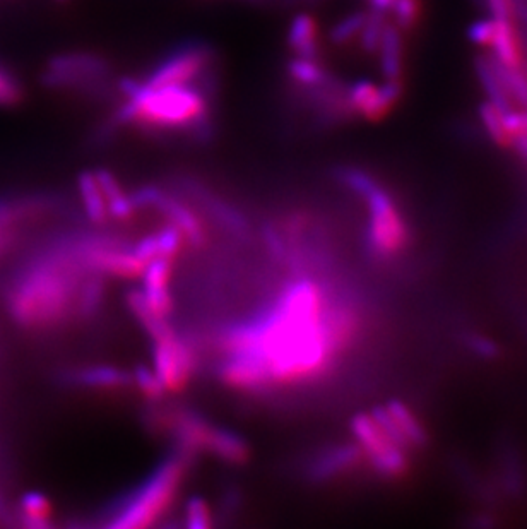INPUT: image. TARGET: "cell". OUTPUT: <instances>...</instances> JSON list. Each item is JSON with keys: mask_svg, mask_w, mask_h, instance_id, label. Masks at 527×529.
Listing matches in <instances>:
<instances>
[{"mask_svg": "<svg viewBox=\"0 0 527 529\" xmlns=\"http://www.w3.org/2000/svg\"><path fill=\"white\" fill-rule=\"evenodd\" d=\"M329 298L322 283L298 273L259 316L223 329L221 351L257 358L271 389L319 381L343 353L327 319Z\"/></svg>", "mask_w": 527, "mask_h": 529, "instance_id": "1", "label": "cell"}, {"mask_svg": "<svg viewBox=\"0 0 527 529\" xmlns=\"http://www.w3.org/2000/svg\"><path fill=\"white\" fill-rule=\"evenodd\" d=\"M88 269L77 235L60 238L19 269L7 288L6 305L14 322L26 329H50L77 316V298Z\"/></svg>", "mask_w": 527, "mask_h": 529, "instance_id": "2", "label": "cell"}, {"mask_svg": "<svg viewBox=\"0 0 527 529\" xmlns=\"http://www.w3.org/2000/svg\"><path fill=\"white\" fill-rule=\"evenodd\" d=\"M117 93L120 105L108 122V132L134 127L151 136H182L197 143H208L214 134L216 84L148 86L143 79L122 78Z\"/></svg>", "mask_w": 527, "mask_h": 529, "instance_id": "3", "label": "cell"}, {"mask_svg": "<svg viewBox=\"0 0 527 529\" xmlns=\"http://www.w3.org/2000/svg\"><path fill=\"white\" fill-rule=\"evenodd\" d=\"M192 454L177 447L139 488L113 507L107 526L113 529H143L158 523L170 511L189 470Z\"/></svg>", "mask_w": 527, "mask_h": 529, "instance_id": "4", "label": "cell"}, {"mask_svg": "<svg viewBox=\"0 0 527 529\" xmlns=\"http://www.w3.org/2000/svg\"><path fill=\"white\" fill-rule=\"evenodd\" d=\"M339 177L367 204L370 254L384 261L397 256L408 242V228L391 194L370 173L360 168H344Z\"/></svg>", "mask_w": 527, "mask_h": 529, "instance_id": "5", "label": "cell"}, {"mask_svg": "<svg viewBox=\"0 0 527 529\" xmlns=\"http://www.w3.org/2000/svg\"><path fill=\"white\" fill-rule=\"evenodd\" d=\"M156 423L173 435L177 447L189 454L209 452L223 463L240 466L250 458L247 440L230 428L214 425L206 418L190 410L163 411L156 417Z\"/></svg>", "mask_w": 527, "mask_h": 529, "instance_id": "6", "label": "cell"}, {"mask_svg": "<svg viewBox=\"0 0 527 529\" xmlns=\"http://www.w3.org/2000/svg\"><path fill=\"white\" fill-rule=\"evenodd\" d=\"M48 90L76 91L84 96L103 98L113 88L112 64L96 52H67L48 60L42 74Z\"/></svg>", "mask_w": 527, "mask_h": 529, "instance_id": "7", "label": "cell"}, {"mask_svg": "<svg viewBox=\"0 0 527 529\" xmlns=\"http://www.w3.org/2000/svg\"><path fill=\"white\" fill-rule=\"evenodd\" d=\"M148 86L216 84V55L202 42H189L166 54L143 79Z\"/></svg>", "mask_w": 527, "mask_h": 529, "instance_id": "8", "label": "cell"}, {"mask_svg": "<svg viewBox=\"0 0 527 529\" xmlns=\"http://www.w3.org/2000/svg\"><path fill=\"white\" fill-rule=\"evenodd\" d=\"M351 432L355 435L356 446L367 456L379 475L396 478L408 470V456L374 415H358L351 422Z\"/></svg>", "mask_w": 527, "mask_h": 529, "instance_id": "9", "label": "cell"}, {"mask_svg": "<svg viewBox=\"0 0 527 529\" xmlns=\"http://www.w3.org/2000/svg\"><path fill=\"white\" fill-rule=\"evenodd\" d=\"M154 372L166 391L180 393L196 374L197 355L189 339L175 333L153 341Z\"/></svg>", "mask_w": 527, "mask_h": 529, "instance_id": "10", "label": "cell"}, {"mask_svg": "<svg viewBox=\"0 0 527 529\" xmlns=\"http://www.w3.org/2000/svg\"><path fill=\"white\" fill-rule=\"evenodd\" d=\"M132 197H134L137 209L151 208L163 214L168 223L182 233L187 244L194 245V247H202L206 244V240H208L206 230L189 204L166 194L158 187H143L136 194H132Z\"/></svg>", "mask_w": 527, "mask_h": 529, "instance_id": "11", "label": "cell"}, {"mask_svg": "<svg viewBox=\"0 0 527 529\" xmlns=\"http://www.w3.org/2000/svg\"><path fill=\"white\" fill-rule=\"evenodd\" d=\"M403 81L374 83L370 79H358L346 86V100L353 117L379 122L385 119L403 96Z\"/></svg>", "mask_w": 527, "mask_h": 529, "instance_id": "12", "label": "cell"}, {"mask_svg": "<svg viewBox=\"0 0 527 529\" xmlns=\"http://www.w3.org/2000/svg\"><path fill=\"white\" fill-rule=\"evenodd\" d=\"M372 415L404 449L425 446V428L415 417V413L401 401H392L384 408H377Z\"/></svg>", "mask_w": 527, "mask_h": 529, "instance_id": "13", "label": "cell"}, {"mask_svg": "<svg viewBox=\"0 0 527 529\" xmlns=\"http://www.w3.org/2000/svg\"><path fill=\"white\" fill-rule=\"evenodd\" d=\"M360 458L362 451L356 444L327 447L308 463L307 473L314 482H327L353 470Z\"/></svg>", "mask_w": 527, "mask_h": 529, "instance_id": "14", "label": "cell"}, {"mask_svg": "<svg viewBox=\"0 0 527 529\" xmlns=\"http://www.w3.org/2000/svg\"><path fill=\"white\" fill-rule=\"evenodd\" d=\"M495 19V18H493ZM490 57L507 69H524L521 36L514 19H495V38Z\"/></svg>", "mask_w": 527, "mask_h": 529, "instance_id": "15", "label": "cell"}, {"mask_svg": "<svg viewBox=\"0 0 527 529\" xmlns=\"http://www.w3.org/2000/svg\"><path fill=\"white\" fill-rule=\"evenodd\" d=\"M403 35V31L387 19L377 54H375L379 59L380 72L385 81H403L404 79Z\"/></svg>", "mask_w": 527, "mask_h": 529, "instance_id": "16", "label": "cell"}, {"mask_svg": "<svg viewBox=\"0 0 527 529\" xmlns=\"http://www.w3.org/2000/svg\"><path fill=\"white\" fill-rule=\"evenodd\" d=\"M67 381L72 386L110 391V389H124L131 386L132 375L112 365H89L71 370L67 374Z\"/></svg>", "mask_w": 527, "mask_h": 529, "instance_id": "17", "label": "cell"}, {"mask_svg": "<svg viewBox=\"0 0 527 529\" xmlns=\"http://www.w3.org/2000/svg\"><path fill=\"white\" fill-rule=\"evenodd\" d=\"M184 242L182 233L168 223L161 228L160 232L151 233L148 237L141 238L134 245V252L144 262H151L153 259H173V257L178 256Z\"/></svg>", "mask_w": 527, "mask_h": 529, "instance_id": "18", "label": "cell"}, {"mask_svg": "<svg viewBox=\"0 0 527 529\" xmlns=\"http://www.w3.org/2000/svg\"><path fill=\"white\" fill-rule=\"evenodd\" d=\"M288 45L293 57L320 59L319 24L310 14H298L290 23Z\"/></svg>", "mask_w": 527, "mask_h": 529, "instance_id": "19", "label": "cell"}, {"mask_svg": "<svg viewBox=\"0 0 527 529\" xmlns=\"http://www.w3.org/2000/svg\"><path fill=\"white\" fill-rule=\"evenodd\" d=\"M96 180L107 203L108 214L113 220L129 221L136 214L137 208L132 194H127L117 177L108 170H96Z\"/></svg>", "mask_w": 527, "mask_h": 529, "instance_id": "20", "label": "cell"}, {"mask_svg": "<svg viewBox=\"0 0 527 529\" xmlns=\"http://www.w3.org/2000/svg\"><path fill=\"white\" fill-rule=\"evenodd\" d=\"M474 69H476V76H478L481 88L486 93L488 102L493 103L502 112H509L512 108H517L512 102L509 93L505 90L504 83L498 76L497 67L493 64L490 55H481L480 59H476Z\"/></svg>", "mask_w": 527, "mask_h": 529, "instance_id": "21", "label": "cell"}, {"mask_svg": "<svg viewBox=\"0 0 527 529\" xmlns=\"http://www.w3.org/2000/svg\"><path fill=\"white\" fill-rule=\"evenodd\" d=\"M77 189L89 221L95 225H105L110 220V214L95 173H81V177L77 180Z\"/></svg>", "mask_w": 527, "mask_h": 529, "instance_id": "22", "label": "cell"}, {"mask_svg": "<svg viewBox=\"0 0 527 529\" xmlns=\"http://www.w3.org/2000/svg\"><path fill=\"white\" fill-rule=\"evenodd\" d=\"M332 74L322 59H300L293 57L288 64L291 88H314L326 83Z\"/></svg>", "mask_w": 527, "mask_h": 529, "instance_id": "23", "label": "cell"}, {"mask_svg": "<svg viewBox=\"0 0 527 529\" xmlns=\"http://www.w3.org/2000/svg\"><path fill=\"white\" fill-rule=\"evenodd\" d=\"M21 511V524L24 528L45 529L50 528V518H52V506L50 500L40 492H28L23 495L19 502Z\"/></svg>", "mask_w": 527, "mask_h": 529, "instance_id": "24", "label": "cell"}, {"mask_svg": "<svg viewBox=\"0 0 527 529\" xmlns=\"http://www.w3.org/2000/svg\"><path fill=\"white\" fill-rule=\"evenodd\" d=\"M480 120L483 124L488 137L492 139L493 143L500 146V148L510 149L512 141H510L509 134L505 131L504 112L500 108L495 107L493 103L486 102L480 105Z\"/></svg>", "mask_w": 527, "mask_h": 529, "instance_id": "25", "label": "cell"}, {"mask_svg": "<svg viewBox=\"0 0 527 529\" xmlns=\"http://www.w3.org/2000/svg\"><path fill=\"white\" fill-rule=\"evenodd\" d=\"M368 11H355L346 14L343 19H339L338 23L332 26L329 38H331L332 45L336 47H343L346 43L358 40V35L362 31L365 19H367Z\"/></svg>", "mask_w": 527, "mask_h": 529, "instance_id": "26", "label": "cell"}, {"mask_svg": "<svg viewBox=\"0 0 527 529\" xmlns=\"http://www.w3.org/2000/svg\"><path fill=\"white\" fill-rule=\"evenodd\" d=\"M423 4L421 0H396L387 16H391V23L396 24L403 33L413 31L416 24L420 23Z\"/></svg>", "mask_w": 527, "mask_h": 529, "instance_id": "27", "label": "cell"}, {"mask_svg": "<svg viewBox=\"0 0 527 529\" xmlns=\"http://www.w3.org/2000/svg\"><path fill=\"white\" fill-rule=\"evenodd\" d=\"M132 382L139 387V391L149 399V401H160L165 396L166 389L160 377L154 370L148 367H137L132 374Z\"/></svg>", "mask_w": 527, "mask_h": 529, "instance_id": "28", "label": "cell"}, {"mask_svg": "<svg viewBox=\"0 0 527 529\" xmlns=\"http://www.w3.org/2000/svg\"><path fill=\"white\" fill-rule=\"evenodd\" d=\"M185 524L190 529H208L213 526V514L206 500L190 499L185 506Z\"/></svg>", "mask_w": 527, "mask_h": 529, "instance_id": "29", "label": "cell"}, {"mask_svg": "<svg viewBox=\"0 0 527 529\" xmlns=\"http://www.w3.org/2000/svg\"><path fill=\"white\" fill-rule=\"evenodd\" d=\"M36 204L33 201H19V203H7L0 201V228H14L21 218L35 213Z\"/></svg>", "mask_w": 527, "mask_h": 529, "instance_id": "30", "label": "cell"}, {"mask_svg": "<svg viewBox=\"0 0 527 529\" xmlns=\"http://www.w3.org/2000/svg\"><path fill=\"white\" fill-rule=\"evenodd\" d=\"M23 86L11 72L0 67V105L2 107H14L23 100Z\"/></svg>", "mask_w": 527, "mask_h": 529, "instance_id": "31", "label": "cell"}, {"mask_svg": "<svg viewBox=\"0 0 527 529\" xmlns=\"http://www.w3.org/2000/svg\"><path fill=\"white\" fill-rule=\"evenodd\" d=\"M469 42L478 48L490 50L493 38H495V19L492 16L474 21L468 30Z\"/></svg>", "mask_w": 527, "mask_h": 529, "instance_id": "32", "label": "cell"}, {"mask_svg": "<svg viewBox=\"0 0 527 529\" xmlns=\"http://www.w3.org/2000/svg\"><path fill=\"white\" fill-rule=\"evenodd\" d=\"M504 125L510 141L527 134V108H512L509 112H504Z\"/></svg>", "mask_w": 527, "mask_h": 529, "instance_id": "33", "label": "cell"}, {"mask_svg": "<svg viewBox=\"0 0 527 529\" xmlns=\"http://www.w3.org/2000/svg\"><path fill=\"white\" fill-rule=\"evenodd\" d=\"M485 4L492 18L516 21V0H485Z\"/></svg>", "mask_w": 527, "mask_h": 529, "instance_id": "34", "label": "cell"}, {"mask_svg": "<svg viewBox=\"0 0 527 529\" xmlns=\"http://www.w3.org/2000/svg\"><path fill=\"white\" fill-rule=\"evenodd\" d=\"M469 346L474 353H478L483 358H495L497 357V345L490 341L488 338H481V336H473L469 339Z\"/></svg>", "mask_w": 527, "mask_h": 529, "instance_id": "35", "label": "cell"}, {"mask_svg": "<svg viewBox=\"0 0 527 529\" xmlns=\"http://www.w3.org/2000/svg\"><path fill=\"white\" fill-rule=\"evenodd\" d=\"M16 240L14 228H0V254L6 252Z\"/></svg>", "mask_w": 527, "mask_h": 529, "instance_id": "36", "label": "cell"}, {"mask_svg": "<svg viewBox=\"0 0 527 529\" xmlns=\"http://www.w3.org/2000/svg\"><path fill=\"white\" fill-rule=\"evenodd\" d=\"M510 149H514L517 155L521 156L522 160L527 163V134H522V136L514 137L512 141V146Z\"/></svg>", "mask_w": 527, "mask_h": 529, "instance_id": "37", "label": "cell"}, {"mask_svg": "<svg viewBox=\"0 0 527 529\" xmlns=\"http://www.w3.org/2000/svg\"><path fill=\"white\" fill-rule=\"evenodd\" d=\"M394 2H396V0H368V6H370V9L382 12V14L387 16V12H389V9H391Z\"/></svg>", "mask_w": 527, "mask_h": 529, "instance_id": "38", "label": "cell"}, {"mask_svg": "<svg viewBox=\"0 0 527 529\" xmlns=\"http://www.w3.org/2000/svg\"><path fill=\"white\" fill-rule=\"evenodd\" d=\"M54 2H57V4H67L69 0H54Z\"/></svg>", "mask_w": 527, "mask_h": 529, "instance_id": "39", "label": "cell"}]
</instances>
